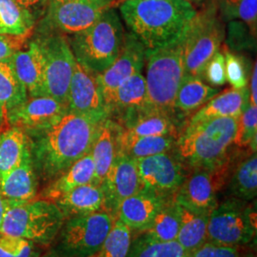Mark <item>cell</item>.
<instances>
[{
    "label": "cell",
    "instance_id": "1",
    "mask_svg": "<svg viewBox=\"0 0 257 257\" xmlns=\"http://www.w3.org/2000/svg\"><path fill=\"white\" fill-rule=\"evenodd\" d=\"M100 124L68 111L49 127L27 135L37 176L51 182L89 154Z\"/></svg>",
    "mask_w": 257,
    "mask_h": 257
},
{
    "label": "cell",
    "instance_id": "2",
    "mask_svg": "<svg viewBox=\"0 0 257 257\" xmlns=\"http://www.w3.org/2000/svg\"><path fill=\"white\" fill-rule=\"evenodd\" d=\"M197 10L188 0H123L119 4L130 33L148 51L182 38Z\"/></svg>",
    "mask_w": 257,
    "mask_h": 257
},
{
    "label": "cell",
    "instance_id": "3",
    "mask_svg": "<svg viewBox=\"0 0 257 257\" xmlns=\"http://www.w3.org/2000/svg\"><path fill=\"white\" fill-rule=\"evenodd\" d=\"M238 117L186 123L177 138L175 153L188 171L214 168L230 158Z\"/></svg>",
    "mask_w": 257,
    "mask_h": 257
},
{
    "label": "cell",
    "instance_id": "4",
    "mask_svg": "<svg viewBox=\"0 0 257 257\" xmlns=\"http://www.w3.org/2000/svg\"><path fill=\"white\" fill-rule=\"evenodd\" d=\"M125 37L120 16L114 7L106 10L91 27L68 38L78 63L93 74L103 73L119 54Z\"/></svg>",
    "mask_w": 257,
    "mask_h": 257
},
{
    "label": "cell",
    "instance_id": "5",
    "mask_svg": "<svg viewBox=\"0 0 257 257\" xmlns=\"http://www.w3.org/2000/svg\"><path fill=\"white\" fill-rule=\"evenodd\" d=\"M64 221V214L54 201L44 198L7 201L0 232L48 246L59 234Z\"/></svg>",
    "mask_w": 257,
    "mask_h": 257
},
{
    "label": "cell",
    "instance_id": "6",
    "mask_svg": "<svg viewBox=\"0 0 257 257\" xmlns=\"http://www.w3.org/2000/svg\"><path fill=\"white\" fill-rule=\"evenodd\" d=\"M183 38L156 50H146L148 109L175 112V96L185 77Z\"/></svg>",
    "mask_w": 257,
    "mask_h": 257
},
{
    "label": "cell",
    "instance_id": "7",
    "mask_svg": "<svg viewBox=\"0 0 257 257\" xmlns=\"http://www.w3.org/2000/svg\"><path fill=\"white\" fill-rule=\"evenodd\" d=\"M215 0H209L197 10L183 38L185 75L202 78L205 66L222 47L225 25Z\"/></svg>",
    "mask_w": 257,
    "mask_h": 257
},
{
    "label": "cell",
    "instance_id": "8",
    "mask_svg": "<svg viewBox=\"0 0 257 257\" xmlns=\"http://www.w3.org/2000/svg\"><path fill=\"white\" fill-rule=\"evenodd\" d=\"M256 230V212L246 201L232 198L217 204L210 212L207 240L237 247L249 243L255 237Z\"/></svg>",
    "mask_w": 257,
    "mask_h": 257
},
{
    "label": "cell",
    "instance_id": "9",
    "mask_svg": "<svg viewBox=\"0 0 257 257\" xmlns=\"http://www.w3.org/2000/svg\"><path fill=\"white\" fill-rule=\"evenodd\" d=\"M115 217L108 211L76 214L65 219L59 249L66 257H90L109 235Z\"/></svg>",
    "mask_w": 257,
    "mask_h": 257
},
{
    "label": "cell",
    "instance_id": "10",
    "mask_svg": "<svg viewBox=\"0 0 257 257\" xmlns=\"http://www.w3.org/2000/svg\"><path fill=\"white\" fill-rule=\"evenodd\" d=\"M36 41L43 59L46 95L67 104L75 62L69 39L62 34L49 32Z\"/></svg>",
    "mask_w": 257,
    "mask_h": 257
},
{
    "label": "cell",
    "instance_id": "11",
    "mask_svg": "<svg viewBox=\"0 0 257 257\" xmlns=\"http://www.w3.org/2000/svg\"><path fill=\"white\" fill-rule=\"evenodd\" d=\"M232 156L222 165L214 168L190 170L177 192L175 202L193 211L210 214L216 204V194L230 175Z\"/></svg>",
    "mask_w": 257,
    "mask_h": 257
},
{
    "label": "cell",
    "instance_id": "12",
    "mask_svg": "<svg viewBox=\"0 0 257 257\" xmlns=\"http://www.w3.org/2000/svg\"><path fill=\"white\" fill-rule=\"evenodd\" d=\"M109 8L112 7L84 0H48L41 29L43 33L75 35L91 27Z\"/></svg>",
    "mask_w": 257,
    "mask_h": 257
},
{
    "label": "cell",
    "instance_id": "13",
    "mask_svg": "<svg viewBox=\"0 0 257 257\" xmlns=\"http://www.w3.org/2000/svg\"><path fill=\"white\" fill-rule=\"evenodd\" d=\"M135 160L141 190L165 198L177 192L188 174L175 151Z\"/></svg>",
    "mask_w": 257,
    "mask_h": 257
},
{
    "label": "cell",
    "instance_id": "14",
    "mask_svg": "<svg viewBox=\"0 0 257 257\" xmlns=\"http://www.w3.org/2000/svg\"><path fill=\"white\" fill-rule=\"evenodd\" d=\"M146 49L132 33H125L119 54L108 69L96 74L107 110L117 88L131 76L142 72L145 66ZM109 113V112H108Z\"/></svg>",
    "mask_w": 257,
    "mask_h": 257
},
{
    "label": "cell",
    "instance_id": "15",
    "mask_svg": "<svg viewBox=\"0 0 257 257\" xmlns=\"http://www.w3.org/2000/svg\"><path fill=\"white\" fill-rule=\"evenodd\" d=\"M67 106L69 111L97 122L109 117L96 74L78 63L76 59L68 91Z\"/></svg>",
    "mask_w": 257,
    "mask_h": 257
},
{
    "label": "cell",
    "instance_id": "16",
    "mask_svg": "<svg viewBox=\"0 0 257 257\" xmlns=\"http://www.w3.org/2000/svg\"><path fill=\"white\" fill-rule=\"evenodd\" d=\"M68 111L67 104L54 97L48 95L28 97L10 114L8 124L19 127L29 135L49 127Z\"/></svg>",
    "mask_w": 257,
    "mask_h": 257
},
{
    "label": "cell",
    "instance_id": "17",
    "mask_svg": "<svg viewBox=\"0 0 257 257\" xmlns=\"http://www.w3.org/2000/svg\"><path fill=\"white\" fill-rule=\"evenodd\" d=\"M105 194L106 211L116 212L120 203L141 190L136 160L118 155L101 183ZM115 217V216H114Z\"/></svg>",
    "mask_w": 257,
    "mask_h": 257
},
{
    "label": "cell",
    "instance_id": "18",
    "mask_svg": "<svg viewBox=\"0 0 257 257\" xmlns=\"http://www.w3.org/2000/svg\"><path fill=\"white\" fill-rule=\"evenodd\" d=\"M167 200L165 197L140 190L120 203L117 219L131 230L146 231Z\"/></svg>",
    "mask_w": 257,
    "mask_h": 257
},
{
    "label": "cell",
    "instance_id": "19",
    "mask_svg": "<svg viewBox=\"0 0 257 257\" xmlns=\"http://www.w3.org/2000/svg\"><path fill=\"white\" fill-rule=\"evenodd\" d=\"M11 62L30 97L46 95L43 59L36 40L31 42L25 51L19 50L12 55Z\"/></svg>",
    "mask_w": 257,
    "mask_h": 257
},
{
    "label": "cell",
    "instance_id": "20",
    "mask_svg": "<svg viewBox=\"0 0 257 257\" xmlns=\"http://www.w3.org/2000/svg\"><path fill=\"white\" fill-rule=\"evenodd\" d=\"M249 104V89L229 88L219 92L210 101L193 113L186 123H197L205 120L239 117Z\"/></svg>",
    "mask_w": 257,
    "mask_h": 257
},
{
    "label": "cell",
    "instance_id": "21",
    "mask_svg": "<svg viewBox=\"0 0 257 257\" xmlns=\"http://www.w3.org/2000/svg\"><path fill=\"white\" fill-rule=\"evenodd\" d=\"M122 127L115 120H103L91 149L95 168V183L101 184L115 158L119 155Z\"/></svg>",
    "mask_w": 257,
    "mask_h": 257
},
{
    "label": "cell",
    "instance_id": "22",
    "mask_svg": "<svg viewBox=\"0 0 257 257\" xmlns=\"http://www.w3.org/2000/svg\"><path fill=\"white\" fill-rule=\"evenodd\" d=\"M37 176L31 150L19 165L0 178V193L10 202L28 201L36 198Z\"/></svg>",
    "mask_w": 257,
    "mask_h": 257
},
{
    "label": "cell",
    "instance_id": "23",
    "mask_svg": "<svg viewBox=\"0 0 257 257\" xmlns=\"http://www.w3.org/2000/svg\"><path fill=\"white\" fill-rule=\"evenodd\" d=\"M90 183H95V168L91 153L78 159L63 174L51 181L40 198L55 201L75 188Z\"/></svg>",
    "mask_w": 257,
    "mask_h": 257
},
{
    "label": "cell",
    "instance_id": "24",
    "mask_svg": "<svg viewBox=\"0 0 257 257\" xmlns=\"http://www.w3.org/2000/svg\"><path fill=\"white\" fill-rule=\"evenodd\" d=\"M147 108V86L141 73L131 76L122 83L110 100L109 118L118 121L131 111Z\"/></svg>",
    "mask_w": 257,
    "mask_h": 257
},
{
    "label": "cell",
    "instance_id": "25",
    "mask_svg": "<svg viewBox=\"0 0 257 257\" xmlns=\"http://www.w3.org/2000/svg\"><path fill=\"white\" fill-rule=\"evenodd\" d=\"M54 202L64 214L65 219L76 214L106 211V200L101 184L79 186Z\"/></svg>",
    "mask_w": 257,
    "mask_h": 257
},
{
    "label": "cell",
    "instance_id": "26",
    "mask_svg": "<svg viewBox=\"0 0 257 257\" xmlns=\"http://www.w3.org/2000/svg\"><path fill=\"white\" fill-rule=\"evenodd\" d=\"M219 92V88L205 83L200 77L185 75L175 96L174 110L188 119Z\"/></svg>",
    "mask_w": 257,
    "mask_h": 257
},
{
    "label": "cell",
    "instance_id": "27",
    "mask_svg": "<svg viewBox=\"0 0 257 257\" xmlns=\"http://www.w3.org/2000/svg\"><path fill=\"white\" fill-rule=\"evenodd\" d=\"M175 204L179 218V231L176 241L191 255L207 241L209 214L192 211L175 201Z\"/></svg>",
    "mask_w": 257,
    "mask_h": 257
},
{
    "label": "cell",
    "instance_id": "28",
    "mask_svg": "<svg viewBox=\"0 0 257 257\" xmlns=\"http://www.w3.org/2000/svg\"><path fill=\"white\" fill-rule=\"evenodd\" d=\"M27 98V91L15 74L11 58L0 61V125L8 124L10 114Z\"/></svg>",
    "mask_w": 257,
    "mask_h": 257
},
{
    "label": "cell",
    "instance_id": "29",
    "mask_svg": "<svg viewBox=\"0 0 257 257\" xmlns=\"http://www.w3.org/2000/svg\"><path fill=\"white\" fill-rule=\"evenodd\" d=\"M35 26V19L30 10L17 0H0V35L26 37Z\"/></svg>",
    "mask_w": 257,
    "mask_h": 257
},
{
    "label": "cell",
    "instance_id": "30",
    "mask_svg": "<svg viewBox=\"0 0 257 257\" xmlns=\"http://www.w3.org/2000/svg\"><path fill=\"white\" fill-rule=\"evenodd\" d=\"M30 151L27 134L19 127L11 126L0 133V178L19 165Z\"/></svg>",
    "mask_w": 257,
    "mask_h": 257
},
{
    "label": "cell",
    "instance_id": "31",
    "mask_svg": "<svg viewBox=\"0 0 257 257\" xmlns=\"http://www.w3.org/2000/svg\"><path fill=\"white\" fill-rule=\"evenodd\" d=\"M229 189L231 194L240 200L248 202L256 198V152H251L234 168Z\"/></svg>",
    "mask_w": 257,
    "mask_h": 257
},
{
    "label": "cell",
    "instance_id": "32",
    "mask_svg": "<svg viewBox=\"0 0 257 257\" xmlns=\"http://www.w3.org/2000/svg\"><path fill=\"white\" fill-rule=\"evenodd\" d=\"M177 138L173 136L144 137L119 144V155H125L133 159L144 158L173 152L175 150Z\"/></svg>",
    "mask_w": 257,
    "mask_h": 257
},
{
    "label": "cell",
    "instance_id": "33",
    "mask_svg": "<svg viewBox=\"0 0 257 257\" xmlns=\"http://www.w3.org/2000/svg\"><path fill=\"white\" fill-rule=\"evenodd\" d=\"M178 231L179 218L175 201L168 199L145 232L150 238L156 241L172 242L176 241Z\"/></svg>",
    "mask_w": 257,
    "mask_h": 257
},
{
    "label": "cell",
    "instance_id": "34",
    "mask_svg": "<svg viewBox=\"0 0 257 257\" xmlns=\"http://www.w3.org/2000/svg\"><path fill=\"white\" fill-rule=\"evenodd\" d=\"M215 2L224 22L240 20L256 37L257 0H215Z\"/></svg>",
    "mask_w": 257,
    "mask_h": 257
},
{
    "label": "cell",
    "instance_id": "35",
    "mask_svg": "<svg viewBox=\"0 0 257 257\" xmlns=\"http://www.w3.org/2000/svg\"><path fill=\"white\" fill-rule=\"evenodd\" d=\"M127 257H190L177 241L159 242L147 235L131 244Z\"/></svg>",
    "mask_w": 257,
    "mask_h": 257
},
{
    "label": "cell",
    "instance_id": "36",
    "mask_svg": "<svg viewBox=\"0 0 257 257\" xmlns=\"http://www.w3.org/2000/svg\"><path fill=\"white\" fill-rule=\"evenodd\" d=\"M132 244V230L115 219L104 243L90 257H127Z\"/></svg>",
    "mask_w": 257,
    "mask_h": 257
},
{
    "label": "cell",
    "instance_id": "37",
    "mask_svg": "<svg viewBox=\"0 0 257 257\" xmlns=\"http://www.w3.org/2000/svg\"><path fill=\"white\" fill-rule=\"evenodd\" d=\"M221 50L225 57L226 80L233 89H244L248 87L252 65L243 55L229 51L222 44Z\"/></svg>",
    "mask_w": 257,
    "mask_h": 257
},
{
    "label": "cell",
    "instance_id": "38",
    "mask_svg": "<svg viewBox=\"0 0 257 257\" xmlns=\"http://www.w3.org/2000/svg\"><path fill=\"white\" fill-rule=\"evenodd\" d=\"M224 41L225 43L223 45L233 53L255 51L256 48V37L253 36L248 26L240 20H231L228 22Z\"/></svg>",
    "mask_w": 257,
    "mask_h": 257
},
{
    "label": "cell",
    "instance_id": "39",
    "mask_svg": "<svg viewBox=\"0 0 257 257\" xmlns=\"http://www.w3.org/2000/svg\"><path fill=\"white\" fill-rule=\"evenodd\" d=\"M256 139L257 106L249 103L248 108L238 117L234 145L256 152Z\"/></svg>",
    "mask_w": 257,
    "mask_h": 257
},
{
    "label": "cell",
    "instance_id": "40",
    "mask_svg": "<svg viewBox=\"0 0 257 257\" xmlns=\"http://www.w3.org/2000/svg\"><path fill=\"white\" fill-rule=\"evenodd\" d=\"M40 253L36 243L0 232V257H39Z\"/></svg>",
    "mask_w": 257,
    "mask_h": 257
},
{
    "label": "cell",
    "instance_id": "41",
    "mask_svg": "<svg viewBox=\"0 0 257 257\" xmlns=\"http://www.w3.org/2000/svg\"><path fill=\"white\" fill-rule=\"evenodd\" d=\"M202 79L209 83L212 87L216 88L225 85L227 82L225 71V57L221 49L211 57L205 66Z\"/></svg>",
    "mask_w": 257,
    "mask_h": 257
},
{
    "label": "cell",
    "instance_id": "42",
    "mask_svg": "<svg viewBox=\"0 0 257 257\" xmlns=\"http://www.w3.org/2000/svg\"><path fill=\"white\" fill-rule=\"evenodd\" d=\"M190 257H243L237 247L205 242Z\"/></svg>",
    "mask_w": 257,
    "mask_h": 257
},
{
    "label": "cell",
    "instance_id": "43",
    "mask_svg": "<svg viewBox=\"0 0 257 257\" xmlns=\"http://www.w3.org/2000/svg\"><path fill=\"white\" fill-rule=\"evenodd\" d=\"M26 38L9 37L0 35V61L11 58L16 52H18L21 44Z\"/></svg>",
    "mask_w": 257,
    "mask_h": 257
},
{
    "label": "cell",
    "instance_id": "44",
    "mask_svg": "<svg viewBox=\"0 0 257 257\" xmlns=\"http://www.w3.org/2000/svg\"><path fill=\"white\" fill-rule=\"evenodd\" d=\"M249 103L257 106V65L256 61L252 65L250 77H249Z\"/></svg>",
    "mask_w": 257,
    "mask_h": 257
},
{
    "label": "cell",
    "instance_id": "45",
    "mask_svg": "<svg viewBox=\"0 0 257 257\" xmlns=\"http://www.w3.org/2000/svg\"><path fill=\"white\" fill-rule=\"evenodd\" d=\"M17 1L21 6L31 11V9H33V8H37L41 5H43L48 0H17Z\"/></svg>",
    "mask_w": 257,
    "mask_h": 257
},
{
    "label": "cell",
    "instance_id": "46",
    "mask_svg": "<svg viewBox=\"0 0 257 257\" xmlns=\"http://www.w3.org/2000/svg\"><path fill=\"white\" fill-rule=\"evenodd\" d=\"M84 1H89V2H93V3H99V4H103V5H108V6L114 7L115 5L120 4L123 0H84Z\"/></svg>",
    "mask_w": 257,
    "mask_h": 257
},
{
    "label": "cell",
    "instance_id": "47",
    "mask_svg": "<svg viewBox=\"0 0 257 257\" xmlns=\"http://www.w3.org/2000/svg\"><path fill=\"white\" fill-rule=\"evenodd\" d=\"M6 207H7V200L3 197V195L0 193V223H1L2 218L4 216V213L6 211Z\"/></svg>",
    "mask_w": 257,
    "mask_h": 257
},
{
    "label": "cell",
    "instance_id": "48",
    "mask_svg": "<svg viewBox=\"0 0 257 257\" xmlns=\"http://www.w3.org/2000/svg\"><path fill=\"white\" fill-rule=\"evenodd\" d=\"M191 3H193V5H195L196 7H201L204 3H206L209 0H188Z\"/></svg>",
    "mask_w": 257,
    "mask_h": 257
},
{
    "label": "cell",
    "instance_id": "49",
    "mask_svg": "<svg viewBox=\"0 0 257 257\" xmlns=\"http://www.w3.org/2000/svg\"><path fill=\"white\" fill-rule=\"evenodd\" d=\"M39 257H66L63 254H61V253H59V252H53V253H49V254H47V255H44V256H39Z\"/></svg>",
    "mask_w": 257,
    "mask_h": 257
},
{
    "label": "cell",
    "instance_id": "50",
    "mask_svg": "<svg viewBox=\"0 0 257 257\" xmlns=\"http://www.w3.org/2000/svg\"><path fill=\"white\" fill-rule=\"evenodd\" d=\"M252 257H254V256H252Z\"/></svg>",
    "mask_w": 257,
    "mask_h": 257
}]
</instances>
